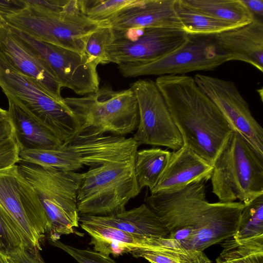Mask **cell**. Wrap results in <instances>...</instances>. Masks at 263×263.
Returning <instances> with one entry per match:
<instances>
[{
  "label": "cell",
  "instance_id": "19",
  "mask_svg": "<svg viewBox=\"0 0 263 263\" xmlns=\"http://www.w3.org/2000/svg\"><path fill=\"white\" fill-rule=\"evenodd\" d=\"M213 166L193 150L183 145L171 152L167 165L151 194L173 191L193 182L211 179Z\"/></svg>",
  "mask_w": 263,
  "mask_h": 263
},
{
  "label": "cell",
  "instance_id": "38",
  "mask_svg": "<svg viewBox=\"0 0 263 263\" xmlns=\"http://www.w3.org/2000/svg\"><path fill=\"white\" fill-rule=\"evenodd\" d=\"M0 263H10L8 256L0 253Z\"/></svg>",
  "mask_w": 263,
  "mask_h": 263
},
{
  "label": "cell",
  "instance_id": "24",
  "mask_svg": "<svg viewBox=\"0 0 263 263\" xmlns=\"http://www.w3.org/2000/svg\"><path fill=\"white\" fill-rule=\"evenodd\" d=\"M185 6L211 17L247 25L255 18L242 0H181Z\"/></svg>",
  "mask_w": 263,
  "mask_h": 263
},
{
  "label": "cell",
  "instance_id": "7",
  "mask_svg": "<svg viewBox=\"0 0 263 263\" xmlns=\"http://www.w3.org/2000/svg\"><path fill=\"white\" fill-rule=\"evenodd\" d=\"M134 160L90 167L83 173L77 197L80 215L108 216L126 210L141 191Z\"/></svg>",
  "mask_w": 263,
  "mask_h": 263
},
{
  "label": "cell",
  "instance_id": "1",
  "mask_svg": "<svg viewBox=\"0 0 263 263\" xmlns=\"http://www.w3.org/2000/svg\"><path fill=\"white\" fill-rule=\"evenodd\" d=\"M206 182L151 193L144 198V203L168 231V237L187 250L203 251L232 237L245 206L241 202H208Z\"/></svg>",
  "mask_w": 263,
  "mask_h": 263
},
{
  "label": "cell",
  "instance_id": "28",
  "mask_svg": "<svg viewBox=\"0 0 263 263\" xmlns=\"http://www.w3.org/2000/svg\"><path fill=\"white\" fill-rule=\"evenodd\" d=\"M232 237L238 242L263 237V195L245 205Z\"/></svg>",
  "mask_w": 263,
  "mask_h": 263
},
{
  "label": "cell",
  "instance_id": "15",
  "mask_svg": "<svg viewBox=\"0 0 263 263\" xmlns=\"http://www.w3.org/2000/svg\"><path fill=\"white\" fill-rule=\"evenodd\" d=\"M201 90L215 104L233 132L245 138L263 156V128L253 116L247 102L232 81L197 74Z\"/></svg>",
  "mask_w": 263,
  "mask_h": 263
},
{
  "label": "cell",
  "instance_id": "22",
  "mask_svg": "<svg viewBox=\"0 0 263 263\" xmlns=\"http://www.w3.org/2000/svg\"><path fill=\"white\" fill-rule=\"evenodd\" d=\"M80 226L90 237L93 250L105 255L115 256L143 249L150 238L124 232L118 229L80 221Z\"/></svg>",
  "mask_w": 263,
  "mask_h": 263
},
{
  "label": "cell",
  "instance_id": "33",
  "mask_svg": "<svg viewBox=\"0 0 263 263\" xmlns=\"http://www.w3.org/2000/svg\"><path fill=\"white\" fill-rule=\"evenodd\" d=\"M20 148L14 134L0 143V170L5 168L20 161Z\"/></svg>",
  "mask_w": 263,
  "mask_h": 263
},
{
  "label": "cell",
  "instance_id": "13",
  "mask_svg": "<svg viewBox=\"0 0 263 263\" xmlns=\"http://www.w3.org/2000/svg\"><path fill=\"white\" fill-rule=\"evenodd\" d=\"M130 88L136 97L139 110V124L133 137L135 141L139 145L180 149L183 145L181 135L155 81L139 79Z\"/></svg>",
  "mask_w": 263,
  "mask_h": 263
},
{
  "label": "cell",
  "instance_id": "2",
  "mask_svg": "<svg viewBox=\"0 0 263 263\" xmlns=\"http://www.w3.org/2000/svg\"><path fill=\"white\" fill-rule=\"evenodd\" d=\"M155 83L183 145L213 165L233 132L222 114L191 76H162Z\"/></svg>",
  "mask_w": 263,
  "mask_h": 263
},
{
  "label": "cell",
  "instance_id": "5",
  "mask_svg": "<svg viewBox=\"0 0 263 263\" xmlns=\"http://www.w3.org/2000/svg\"><path fill=\"white\" fill-rule=\"evenodd\" d=\"M212 192L220 202L245 205L263 195V156L233 132L213 164Z\"/></svg>",
  "mask_w": 263,
  "mask_h": 263
},
{
  "label": "cell",
  "instance_id": "32",
  "mask_svg": "<svg viewBox=\"0 0 263 263\" xmlns=\"http://www.w3.org/2000/svg\"><path fill=\"white\" fill-rule=\"evenodd\" d=\"M52 246L66 252L78 263H117L109 256L105 255L89 248L80 249L64 243L59 240H49Z\"/></svg>",
  "mask_w": 263,
  "mask_h": 263
},
{
  "label": "cell",
  "instance_id": "35",
  "mask_svg": "<svg viewBox=\"0 0 263 263\" xmlns=\"http://www.w3.org/2000/svg\"><path fill=\"white\" fill-rule=\"evenodd\" d=\"M249 11L262 17L263 15V0H242Z\"/></svg>",
  "mask_w": 263,
  "mask_h": 263
},
{
  "label": "cell",
  "instance_id": "36",
  "mask_svg": "<svg viewBox=\"0 0 263 263\" xmlns=\"http://www.w3.org/2000/svg\"><path fill=\"white\" fill-rule=\"evenodd\" d=\"M13 134V128L9 119L0 122V143Z\"/></svg>",
  "mask_w": 263,
  "mask_h": 263
},
{
  "label": "cell",
  "instance_id": "14",
  "mask_svg": "<svg viewBox=\"0 0 263 263\" xmlns=\"http://www.w3.org/2000/svg\"><path fill=\"white\" fill-rule=\"evenodd\" d=\"M107 51L108 63L117 65L157 60L182 46L190 35L181 29L162 28L113 29Z\"/></svg>",
  "mask_w": 263,
  "mask_h": 263
},
{
  "label": "cell",
  "instance_id": "11",
  "mask_svg": "<svg viewBox=\"0 0 263 263\" xmlns=\"http://www.w3.org/2000/svg\"><path fill=\"white\" fill-rule=\"evenodd\" d=\"M233 60L220 52L211 35H190L189 40L174 51L153 61L118 65L125 78L149 75H183L200 70H211Z\"/></svg>",
  "mask_w": 263,
  "mask_h": 263
},
{
  "label": "cell",
  "instance_id": "12",
  "mask_svg": "<svg viewBox=\"0 0 263 263\" xmlns=\"http://www.w3.org/2000/svg\"><path fill=\"white\" fill-rule=\"evenodd\" d=\"M8 25L16 37L46 62L62 87L79 95H86L99 89V64L96 61L85 53L35 40Z\"/></svg>",
  "mask_w": 263,
  "mask_h": 263
},
{
  "label": "cell",
  "instance_id": "8",
  "mask_svg": "<svg viewBox=\"0 0 263 263\" xmlns=\"http://www.w3.org/2000/svg\"><path fill=\"white\" fill-rule=\"evenodd\" d=\"M0 87L66 143L80 130L78 119L63 102L51 97L33 79L19 72L0 50Z\"/></svg>",
  "mask_w": 263,
  "mask_h": 263
},
{
  "label": "cell",
  "instance_id": "16",
  "mask_svg": "<svg viewBox=\"0 0 263 263\" xmlns=\"http://www.w3.org/2000/svg\"><path fill=\"white\" fill-rule=\"evenodd\" d=\"M0 50L19 72L33 79L55 100L63 102L62 87L52 70L15 36L1 16Z\"/></svg>",
  "mask_w": 263,
  "mask_h": 263
},
{
  "label": "cell",
  "instance_id": "3",
  "mask_svg": "<svg viewBox=\"0 0 263 263\" xmlns=\"http://www.w3.org/2000/svg\"><path fill=\"white\" fill-rule=\"evenodd\" d=\"M139 146L133 137L79 133L53 149L20 150L19 159L20 161L76 172L85 166L90 168L134 160Z\"/></svg>",
  "mask_w": 263,
  "mask_h": 263
},
{
  "label": "cell",
  "instance_id": "17",
  "mask_svg": "<svg viewBox=\"0 0 263 263\" xmlns=\"http://www.w3.org/2000/svg\"><path fill=\"white\" fill-rule=\"evenodd\" d=\"M175 3L176 0H133L100 24L115 30L162 28L184 30Z\"/></svg>",
  "mask_w": 263,
  "mask_h": 263
},
{
  "label": "cell",
  "instance_id": "30",
  "mask_svg": "<svg viewBox=\"0 0 263 263\" xmlns=\"http://www.w3.org/2000/svg\"><path fill=\"white\" fill-rule=\"evenodd\" d=\"M112 39V29L100 24L89 36L85 48V53L96 61L99 64L108 63L107 51Z\"/></svg>",
  "mask_w": 263,
  "mask_h": 263
},
{
  "label": "cell",
  "instance_id": "6",
  "mask_svg": "<svg viewBox=\"0 0 263 263\" xmlns=\"http://www.w3.org/2000/svg\"><path fill=\"white\" fill-rule=\"evenodd\" d=\"M64 103L79 120V133L124 136L137 129L138 103L133 90H116L109 84L84 97H67Z\"/></svg>",
  "mask_w": 263,
  "mask_h": 263
},
{
  "label": "cell",
  "instance_id": "23",
  "mask_svg": "<svg viewBox=\"0 0 263 263\" xmlns=\"http://www.w3.org/2000/svg\"><path fill=\"white\" fill-rule=\"evenodd\" d=\"M131 254L150 263L211 262L203 251L185 249L176 240L168 237L155 238L147 250H136Z\"/></svg>",
  "mask_w": 263,
  "mask_h": 263
},
{
  "label": "cell",
  "instance_id": "10",
  "mask_svg": "<svg viewBox=\"0 0 263 263\" xmlns=\"http://www.w3.org/2000/svg\"><path fill=\"white\" fill-rule=\"evenodd\" d=\"M0 206L17 227L26 246L41 251L48 219L35 190L17 164L0 170Z\"/></svg>",
  "mask_w": 263,
  "mask_h": 263
},
{
  "label": "cell",
  "instance_id": "21",
  "mask_svg": "<svg viewBox=\"0 0 263 263\" xmlns=\"http://www.w3.org/2000/svg\"><path fill=\"white\" fill-rule=\"evenodd\" d=\"M8 111L20 150L53 149L63 144L56 135L10 98Z\"/></svg>",
  "mask_w": 263,
  "mask_h": 263
},
{
  "label": "cell",
  "instance_id": "25",
  "mask_svg": "<svg viewBox=\"0 0 263 263\" xmlns=\"http://www.w3.org/2000/svg\"><path fill=\"white\" fill-rule=\"evenodd\" d=\"M175 8L184 30L190 35H212L241 26L196 11L176 0Z\"/></svg>",
  "mask_w": 263,
  "mask_h": 263
},
{
  "label": "cell",
  "instance_id": "37",
  "mask_svg": "<svg viewBox=\"0 0 263 263\" xmlns=\"http://www.w3.org/2000/svg\"><path fill=\"white\" fill-rule=\"evenodd\" d=\"M8 119V111L0 107V122Z\"/></svg>",
  "mask_w": 263,
  "mask_h": 263
},
{
  "label": "cell",
  "instance_id": "29",
  "mask_svg": "<svg viewBox=\"0 0 263 263\" xmlns=\"http://www.w3.org/2000/svg\"><path fill=\"white\" fill-rule=\"evenodd\" d=\"M133 0H78L82 14L91 21L102 23L130 4Z\"/></svg>",
  "mask_w": 263,
  "mask_h": 263
},
{
  "label": "cell",
  "instance_id": "27",
  "mask_svg": "<svg viewBox=\"0 0 263 263\" xmlns=\"http://www.w3.org/2000/svg\"><path fill=\"white\" fill-rule=\"evenodd\" d=\"M222 242L216 263H263V237L243 242L231 237Z\"/></svg>",
  "mask_w": 263,
  "mask_h": 263
},
{
  "label": "cell",
  "instance_id": "20",
  "mask_svg": "<svg viewBox=\"0 0 263 263\" xmlns=\"http://www.w3.org/2000/svg\"><path fill=\"white\" fill-rule=\"evenodd\" d=\"M80 221L107 226L149 238H166L169 235L160 220L145 203L129 210L108 216L80 215Z\"/></svg>",
  "mask_w": 263,
  "mask_h": 263
},
{
  "label": "cell",
  "instance_id": "31",
  "mask_svg": "<svg viewBox=\"0 0 263 263\" xmlns=\"http://www.w3.org/2000/svg\"><path fill=\"white\" fill-rule=\"evenodd\" d=\"M21 247H27L15 223L0 206V253L8 255Z\"/></svg>",
  "mask_w": 263,
  "mask_h": 263
},
{
  "label": "cell",
  "instance_id": "4",
  "mask_svg": "<svg viewBox=\"0 0 263 263\" xmlns=\"http://www.w3.org/2000/svg\"><path fill=\"white\" fill-rule=\"evenodd\" d=\"M17 165L44 209L48 221V240H59L62 235L74 233L80 223L77 197L83 173L22 161Z\"/></svg>",
  "mask_w": 263,
  "mask_h": 263
},
{
  "label": "cell",
  "instance_id": "18",
  "mask_svg": "<svg viewBox=\"0 0 263 263\" xmlns=\"http://www.w3.org/2000/svg\"><path fill=\"white\" fill-rule=\"evenodd\" d=\"M217 48L233 60L247 63L263 72V23L255 17L251 23L211 35Z\"/></svg>",
  "mask_w": 263,
  "mask_h": 263
},
{
  "label": "cell",
  "instance_id": "9",
  "mask_svg": "<svg viewBox=\"0 0 263 263\" xmlns=\"http://www.w3.org/2000/svg\"><path fill=\"white\" fill-rule=\"evenodd\" d=\"M25 5L13 13L0 15L11 27L31 37L85 53L89 36L100 25L82 14H57Z\"/></svg>",
  "mask_w": 263,
  "mask_h": 263
},
{
  "label": "cell",
  "instance_id": "26",
  "mask_svg": "<svg viewBox=\"0 0 263 263\" xmlns=\"http://www.w3.org/2000/svg\"><path fill=\"white\" fill-rule=\"evenodd\" d=\"M171 152L160 148L137 151L134 160L135 174L141 190H151L165 168Z\"/></svg>",
  "mask_w": 263,
  "mask_h": 263
},
{
  "label": "cell",
  "instance_id": "34",
  "mask_svg": "<svg viewBox=\"0 0 263 263\" xmlns=\"http://www.w3.org/2000/svg\"><path fill=\"white\" fill-rule=\"evenodd\" d=\"M24 7L23 0L0 1V15L11 14Z\"/></svg>",
  "mask_w": 263,
  "mask_h": 263
}]
</instances>
